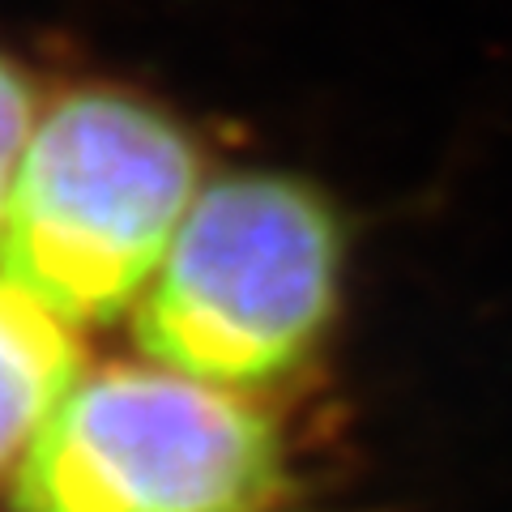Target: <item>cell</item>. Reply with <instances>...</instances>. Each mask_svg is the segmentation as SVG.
Returning a JSON list of instances; mask_svg holds the SVG:
<instances>
[{
	"label": "cell",
	"mask_w": 512,
	"mask_h": 512,
	"mask_svg": "<svg viewBox=\"0 0 512 512\" xmlns=\"http://www.w3.org/2000/svg\"><path fill=\"white\" fill-rule=\"evenodd\" d=\"M342 227L312 184L231 171L201 184L137 299V342L184 376L252 389L282 380L338 316Z\"/></svg>",
	"instance_id": "obj_2"
},
{
	"label": "cell",
	"mask_w": 512,
	"mask_h": 512,
	"mask_svg": "<svg viewBox=\"0 0 512 512\" xmlns=\"http://www.w3.org/2000/svg\"><path fill=\"white\" fill-rule=\"evenodd\" d=\"M39 124V94L18 60L0 56V227H5V210L13 197V180H18L22 154L30 146V133Z\"/></svg>",
	"instance_id": "obj_5"
},
{
	"label": "cell",
	"mask_w": 512,
	"mask_h": 512,
	"mask_svg": "<svg viewBox=\"0 0 512 512\" xmlns=\"http://www.w3.org/2000/svg\"><path fill=\"white\" fill-rule=\"evenodd\" d=\"M201 192L192 133L120 86L39 111L0 227V274L73 325H111L146 295Z\"/></svg>",
	"instance_id": "obj_1"
},
{
	"label": "cell",
	"mask_w": 512,
	"mask_h": 512,
	"mask_svg": "<svg viewBox=\"0 0 512 512\" xmlns=\"http://www.w3.org/2000/svg\"><path fill=\"white\" fill-rule=\"evenodd\" d=\"M82 376L86 346L73 320L0 274V474L22 466Z\"/></svg>",
	"instance_id": "obj_4"
},
{
	"label": "cell",
	"mask_w": 512,
	"mask_h": 512,
	"mask_svg": "<svg viewBox=\"0 0 512 512\" xmlns=\"http://www.w3.org/2000/svg\"><path fill=\"white\" fill-rule=\"evenodd\" d=\"M286 487L256 406L175 367L82 376L13 470L18 512H256Z\"/></svg>",
	"instance_id": "obj_3"
}]
</instances>
